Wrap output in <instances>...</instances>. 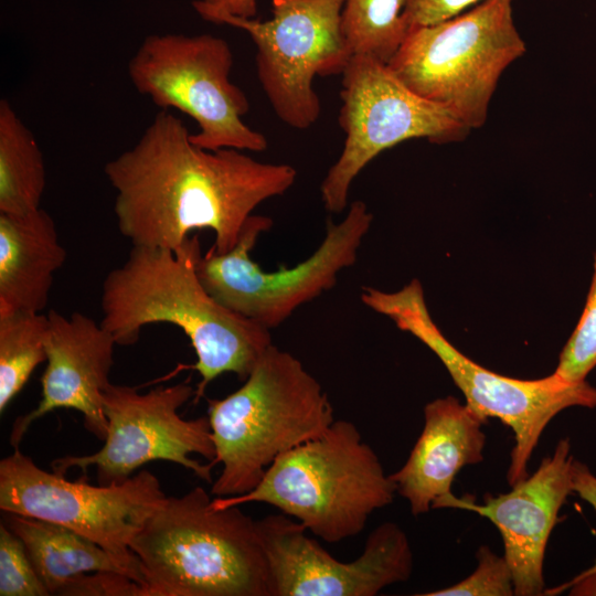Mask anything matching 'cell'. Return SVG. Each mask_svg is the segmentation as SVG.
<instances>
[{
	"label": "cell",
	"instance_id": "6da1fadb",
	"mask_svg": "<svg viewBox=\"0 0 596 596\" xmlns=\"http://www.w3.org/2000/svg\"><path fill=\"white\" fill-rule=\"evenodd\" d=\"M182 119L159 110L104 173L116 192L117 227L132 246L175 249L194 230L214 233L216 254L233 249L253 211L288 191L297 171L243 150L194 145Z\"/></svg>",
	"mask_w": 596,
	"mask_h": 596
},
{
	"label": "cell",
	"instance_id": "7a4b0ae2",
	"mask_svg": "<svg viewBox=\"0 0 596 596\" xmlns=\"http://www.w3.org/2000/svg\"><path fill=\"white\" fill-rule=\"evenodd\" d=\"M196 236L175 249L132 246L127 259L102 285V326L119 345L139 340L143 327L171 323L189 338L201 376L195 402L223 373L244 381L273 344L270 330L219 302L196 273Z\"/></svg>",
	"mask_w": 596,
	"mask_h": 596
},
{
	"label": "cell",
	"instance_id": "3957f363",
	"mask_svg": "<svg viewBox=\"0 0 596 596\" xmlns=\"http://www.w3.org/2000/svg\"><path fill=\"white\" fill-rule=\"evenodd\" d=\"M194 487L166 497L130 542L145 596H270L257 520Z\"/></svg>",
	"mask_w": 596,
	"mask_h": 596
},
{
	"label": "cell",
	"instance_id": "277c9868",
	"mask_svg": "<svg viewBox=\"0 0 596 596\" xmlns=\"http://www.w3.org/2000/svg\"><path fill=\"white\" fill-rule=\"evenodd\" d=\"M215 457L222 465L211 494L247 493L284 453L324 434L336 421L318 380L299 359L270 344L243 385L207 400Z\"/></svg>",
	"mask_w": 596,
	"mask_h": 596
},
{
	"label": "cell",
	"instance_id": "5b68a950",
	"mask_svg": "<svg viewBox=\"0 0 596 596\" xmlns=\"http://www.w3.org/2000/svg\"><path fill=\"white\" fill-rule=\"evenodd\" d=\"M395 494L393 480L358 427L339 419L321 436L277 457L253 490L214 497L212 504L266 503L336 543L361 533L370 515Z\"/></svg>",
	"mask_w": 596,
	"mask_h": 596
},
{
	"label": "cell",
	"instance_id": "8992f818",
	"mask_svg": "<svg viewBox=\"0 0 596 596\" xmlns=\"http://www.w3.org/2000/svg\"><path fill=\"white\" fill-rule=\"evenodd\" d=\"M512 1L483 0L449 20L408 29L389 67L468 129L481 128L500 77L526 51Z\"/></svg>",
	"mask_w": 596,
	"mask_h": 596
},
{
	"label": "cell",
	"instance_id": "52a82bcc",
	"mask_svg": "<svg viewBox=\"0 0 596 596\" xmlns=\"http://www.w3.org/2000/svg\"><path fill=\"white\" fill-rule=\"evenodd\" d=\"M361 300L429 348L473 412L487 421L497 417L512 429L515 441L507 473L511 487L529 476L528 464L552 418L572 406L596 407V387L586 381L570 383L554 373L538 380L508 377L466 356L433 321L417 279L394 292L365 287Z\"/></svg>",
	"mask_w": 596,
	"mask_h": 596
},
{
	"label": "cell",
	"instance_id": "ba28073f",
	"mask_svg": "<svg viewBox=\"0 0 596 596\" xmlns=\"http://www.w3.org/2000/svg\"><path fill=\"white\" fill-rule=\"evenodd\" d=\"M233 53L212 34H151L128 62L135 89L162 110L177 109L198 125L191 141L207 150L233 148L259 152L266 137L243 121L245 93L230 79Z\"/></svg>",
	"mask_w": 596,
	"mask_h": 596
},
{
	"label": "cell",
	"instance_id": "9c48e42d",
	"mask_svg": "<svg viewBox=\"0 0 596 596\" xmlns=\"http://www.w3.org/2000/svg\"><path fill=\"white\" fill-rule=\"evenodd\" d=\"M372 221L366 204L353 201L341 222H328L323 241L307 259L289 268L264 270L249 253L273 221L252 215L233 249L199 254L196 273L219 302L270 330L336 285L339 273L356 262Z\"/></svg>",
	"mask_w": 596,
	"mask_h": 596
},
{
	"label": "cell",
	"instance_id": "30bf717a",
	"mask_svg": "<svg viewBox=\"0 0 596 596\" xmlns=\"http://www.w3.org/2000/svg\"><path fill=\"white\" fill-rule=\"evenodd\" d=\"M341 75L338 120L345 140L320 187L328 212L340 213L348 206L352 182L382 151L416 138L456 142L470 131L451 111L414 93L386 63L371 55L353 54Z\"/></svg>",
	"mask_w": 596,
	"mask_h": 596
},
{
	"label": "cell",
	"instance_id": "8fae6325",
	"mask_svg": "<svg viewBox=\"0 0 596 596\" xmlns=\"http://www.w3.org/2000/svg\"><path fill=\"white\" fill-rule=\"evenodd\" d=\"M166 497L157 476L146 469L123 482L93 486L40 468L19 448L0 460L2 512L73 530L114 555L141 586L130 542Z\"/></svg>",
	"mask_w": 596,
	"mask_h": 596
},
{
	"label": "cell",
	"instance_id": "7c38bea8",
	"mask_svg": "<svg viewBox=\"0 0 596 596\" xmlns=\"http://www.w3.org/2000/svg\"><path fill=\"white\" fill-rule=\"evenodd\" d=\"M345 0H273V18L219 14L207 22L245 31L256 46L259 84L276 116L295 129L319 118L316 76L341 75L352 53L342 31Z\"/></svg>",
	"mask_w": 596,
	"mask_h": 596
},
{
	"label": "cell",
	"instance_id": "4fadbf2b",
	"mask_svg": "<svg viewBox=\"0 0 596 596\" xmlns=\"http://www.w3.org/2000/svg\"><path fill=\"white\" fill-rule=\"evenodd\" d=\"M195 396L187 382L140 393L137 387L110 383L103 393L108 429L104 446L85 456H65L51 462L52 471L65 476L72 468L83 471L93 466L99 485L123 482L145 464L166 460L191 470L212 483L211 464L215 447L207 416L184 419L179 408Z\"/></svg>",
	"mask_w": 596,
	"mask_h": 596
},
{
	"label": "cell",
	"instance_id": "5bb4252c",
	"mask_svg": "<svg viewBox=\"0 0 596 596\" xmlns=\"http://www.w3.org/2000/svg\"><path fill=\"white\" fill-rule=\"evenodd\" d=\"M257 528L268 563L270 596H375L408 581L413 572L408 538L395 522L376 526L352 562L337 560L284 513L257 520Z\"/></svg>",
	"mask_w": 596,
	"mask_h": 596
},
{
	"label": "cell",
	"instance_id": "9a60e30c",
	"mask_svg": "<svg viewBox=\"0 0 596 596\" xmlns=\"http://www.w3.org/2000/svg\"><path fill=\"white\" fill-rule=\"evenodd\" d=\"M568 439H561L539 468L512 486L508 493H487L482 503L453 493L433 509L454 508L475 512L499 530L504 557L511 568L517 596L544 595L543 562L550 534L566 498L573 492Z\"/></svg>",
	"mask_w": 596,
	"mask_h": 596
},
{
	"label": "cell",
	"instance_id": "2e32d148",
	"mask_svg": "<svg viewBox=\"0 0 596 596\" xmlns=\"http://www.w3.org/2000/svg\"><path fill=\"white\" fill-rule=\"evenodd\" d=\"M46 368L41 377L38 406L13 423L10 444L19 447L31 424L58 408L79 412L86 429L104 440L108 424L103 393L110 384L115 338L102 323L75 311L66 317L56 310L47 313L45 333Z\"/></svg>",
	"mask_w": 596,
	"mask_h": 596
},
{
	"label": "cell",
	"instance_id": "e0dca14e",
	"mask_svg": "<svg viewBox=\"0 0 596 596\" xmlns=\"http://www.w3.org/2000/svg\"><path fill=\"white\" fill-rule=\"evenodd\" d=\"M487 419L454 396L424 407V427L405 464L390 475L396 493L407 500L413 515L427 513L451 494L456 475L483 460Z\"/></svg>",
	"mask_w": 596,
	"mask_h": 596
},
{
	"label": "cell",
	"instance_id": "ac0fdd59",
	"mask_svg": "<svg viewBox=\"0 0 596 596\" xmlns=\"http://www.w3.org/2000/svg\"><path fill=\"white\" fill-rule=\"evenodd\" d=\"M66 249L52 216L42 207L0 213V312H42Z\"/></svg>",
	"mask_w": 596,
	"mask_h": 596
},
{
	"label": "cell",
	"instance_id": "d6986e66",
	"mask_svg": "<svg viewBox=\"0 0 596 596\" xmlns=\"http://www.w3.org/2000/svg\"><path fill=\"white\" fill-rule=\"evenodd\" d=\"M4 523L21 539L50 595L72 578L92 572H131L89 539L63 525L36 518L6 513Z\"/></svg>",
	"mask_w": 596,
	"mask_h": 596
},
{
	"label": "cell",
	"instance_id": "ffe728a7",
	"mask_svg": "<svg viewBox=\"0 0 596 596\" xmlns=\"http://www.w3.org/2000/svg\"><path fill=\"white\" fill-rule=\"evenodd\" d=\"M46 184L41 148L7 98L0 100V213L41 207Z\"/></svg>",
	"mask_w": 596,
	"mask_h": 596
},
{
	"label": "cell",
	"instance_id": "44dd1931",
	"mask_svg": "<svg viewBox=\"0 0 596 596\" xmlns=\"http://www.w3.org/2000/svg\"><path fill=\"white\" fill-rule=\"evenodd\" d=\"M47 315L0 312V413L24 387L36 366L46 362Z\"/></svg>",
	"mask_w": 596,
	"mask_h": 596
},
{
	"label": "cell",
	"instance_id": "7402d4cb",
	"mask_svg": "<svg viewBox=\"0 0 596 596\" xmlns=\"http://www.w3.org/2000/svg\"><path fill=\"white\" fill-rule=\"evenodd\" d=\"M403 7L404 0H345L342 31L352 55L389 64L408 31Z\"/></svg>",
	"mask_w": 596,
	"mask_h": 596
},
{
	"label": "cell",
	"instance_id": "603a6c76",
	"mask_svg": "<svg viewBox=\"0 0 596 596\" xmlns=\"http://www.w3.org/2000/svg\"><path fill=\"white\" fill-rule=\"evenodd\" d=\"M596 366V252L594 272L585 308L572 336L564 345L553 372L560 379L578 383Z\"/></svg>",
	"mask_w": 596,
	"mask_h": 596
},
{
	"label": "cell",
	"instance_id": "cb8c5ba5",
	"mask_svg": "<svg viewBox=\"0 0 596 596\" xmlns=\"http://www.w3.org/2000/svg\"><path fill=\"white\" fill-rule=\"evenodd\" d=\"M21 539L0 523V596H47Z\"/></svg>",
	"mask_w": 596,
	"mask_h": 596
},
{
	"label": "cell",
	"instance_id": "d4e9b609",
	"mask_svg": "<svg viewBox=\"0 0 596 596\" xmlns=\"http://www.w3.org/2000/svg\"><path fill=\"white\" fill-rule=\"evenodd\" d=\"M478 565L465 579L422 596H512L514 584L511 568L504 557L488 545H481L476 553Z\"/></svg>",
	"mask_w": 596,
	"mask_h": 596
},
{
	"label": "cell",
	"instance_id": "484cf974",
	"mask_svg": "<svg viewBox=\"0 0 596 596\" xmlns=\"http://www.w3.org/2000/svg\"><path fill=\"white\" fill-rule=\"evenodd\" d=\"M66 596H145L143 587L118 572H92L70 579L57 593Z\"/></svg>",
	"mask_w": 596,
	"mask_h": 596
},
{
	"label": "cell",
	"instance_id": "4316f807",
	"mask_svg": "<svg viewBox=\"0 0 596 596\" xmlns=\"http://www.w3.org/2000/svg\"><path fill=\"white\" fill-rule=\"evenodd\" d=\"M483 0H404L403 15L408 29L436 24L461 14Z\"/></svg>",
	"mask_w": 596,
	"mask_h": 596
},
{
	"label": "cell",
	"instance_id": "83f0119b",
	"mask_svg": "<svg viewBox=\"0 0 596 596\" xmlns=\"http://www.w3.org/2000/svg\"><path fill=\"white\" fill-rule=\"evenodd\" d=\"M192 7L205 21L219 14L255 18L257 0H193Z\"/></svg>",
	"mask_w": 596,
	"mask_h": 596
},
{
	"label": "cell",
	"instance_id": "f1b7e54d",
	"mask_svg": "<svg viewBox=\"0 0 596 596\" xmlns=\"http://www.w3.org/2000/svg\"><path fill=\"white\" fill-rule=\"evenodd\" d=\"M573 492L588 502L596 510V476L588 467L577 460L572 464ZM596 571V562L581 574H588Z\"/></svg>",
	"mask_w": 596,
	"mask_h": 596
},
{
	"label": "cell",
	"instance_id": "f546056e",
	"mask_svg": "<svg viewBox=\"0 0 596 596\" xmlns=\"http://www.w3.org/2000/svg\"><path fill=\"white\" fill-rule=\"evenodd\" d=\"M571 596H596V571L588 574H578L572 581L556 587L545 588V596H554L564 590Z\"/></svg>",
	"mask_w": 596,
	"mask_h": 596
}]
</instances>
